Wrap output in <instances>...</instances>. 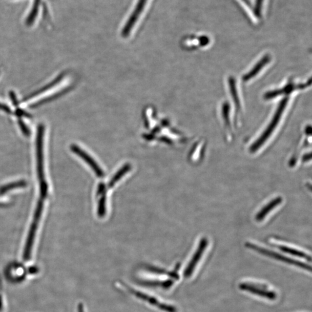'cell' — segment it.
<instances>
[{"label":"cell","instance_id":"9a60e30c","mask_svg":"<svg viewBox=\"0 0 312 312\" xmlns=\"http://www.w3.org/2000/svg\"><path fill=\"white\" fill-rule=\"evenodd\" d=\"M18 124L19 125H20L21 130L22 132H23V134L27 137L29 136L30 135L29 128H28L27 126L24 124V122L22 121L21 119H19Z\"/></svg>","mask_w":312,"mask_h":312},{"label":"cell","instance_id":"ffe728a7","mask_svg":"<svg viewBox=\"0 0 312 312\" xmlns=\"http://www.w3.org/2000/svg\"><path fill=\"white\" fill-rule=\"evenodd\" d=\"M104 191H105V187H104V185L103 184H100L99 185V188H98V194L100 195L102 193L104 194V193H105Z\"/></svg>","mask_w":312,"mask_h":312},{"label":"cell","instance_id":"ba28073f","mask_svg":"<svg viewBox=\"0 0 312 312\" xmlns=\"http://www.w3.org/2000/svg\"><path fill=\"white\" fill-rule=\"evenodd\" d=\"M283 198L281 197H278L270 202L269 204L263 207L262 209L260 210V212L257 214L256 216L257 221H262L265 217L267 216L268 214L281 204Z\"/></svg>","mask_w":312,"mask_h":312},{"label":"cell","instance_id":"ac0fdd59","mask_svg":"<svg viewBox=\"0 0 312 312\" xmlns=\"http://www.w3.org/2000/svg\"><path fill=\"white\" fill-rule=\"evenodd\" d=\"M263 1L264 0H256L255 9H256V12L257 14H260L261 12V9L262 8Z\"/></svg>","mask_w":312,"mask_h":312},{"label":"cell","instance_id":"5bb4252c","mask_svg":"<svg viewBox=\"0 0 312 312\" xmlns=\"http://www.w3.org/2000/svg\"><path fill=\"white\" fill-rule=\"evenodd\" d=\"M106 212V197L105 195L101 198L99 208H98V214L100 217H103L105 215Z\"/></svg>","mask_w":312,"mask_h":312},{"label":"cell","instance_id":"d6986e66","mask_svg":"<svg viewBox=\"0 0 312 312\" xmlns=\"http://www.w3.org/2000/svg\"><path fill=\"white\" fill-rule=\"evenodd\" d=\"M0 110H1V111L7 112L8 113H11L12 112L11 109L8 106L6 105L5 104H2L1 103H0Z\"/></svg>","mask_w":312,"mask_h":312},{"label":"cell","instance_id":"2e32d148","mask_svg":"<svg viewBox=\"0 0 312 312\" xmlns=\"http://www.w3.org/2000/svg\"><path fill=\"white\" fill-rule=\"evenodd\" d=\"M16 115H18L19 117H23V116H24V117H26L29 119L32 118V116H31V115L29 114V113H27L26 112L23 111V110L20 109H18L17 110V111H16Z\"/></svg>","mask_w":312,"mask_h":312},{"label":"cell","instance_id":"603a6c76","mask_svg":"<svg viewBox=\"0 0 312 312\" xmlns=\"http://www.w3.org/2000/svg\"><path fill=\"white\" fill-rule=\"evenodd\" d=\"M2 308V300L1 296H0V311H1Z\"/></svg>","mask_w":312,"mask_h":312},{"label":"cell","instance_id":"44dd1931","mask_svg":"<svg viewBox=\"0 0 312 312\" xmlns=\"http://www.w3.org/2000/svg\"><path fill=\"white\" fill-rule=\"evenodd\" d=\"M311 160V154H306V155H305L303 157V158H302V162H308V161H310Z\"/></svg>","mask_w":312,"mask_h":312},{"label":"cell","instance_id":"277c9868","mask_svg":"<svg viewBox=\"0 0 312 312\" xmlns=\"http://www.w3.org/2000/svg\"><path fill=\"white\" fill-rule=\"evenodd\" d=\"M241 291L252 293V294L266 298L270 300H275L277 298L276 293L269 291L265 286L254 285L252 283H242L239 286Z\"/></svg>","mask_w":312,"mask_h":312},{"label":"cell","instance_id":"3957f363","mask_svg":"<svg viewBox=\"0 0 312 312\" xmlns=\"http://www.w3.org/2000/svg\"><path fill=\"white\" fill-rule=\"evenodd\" d=\"M246 247L249 249H250L251 250L258 252V253L264 255V256L274 258V259L277 260L281 261L282 262L288 264L292 265V266L301 268L302 269L310 271V272L312 271V267L310 265L292 259V258H291L283 256L282 254L275 253V252L266 250V249L261 248L257 245L251 244V243L247 242V244H246Z\"/></svg>","mask_w":312,"mask_h":312},{"label":"cell","instance_id":"7c38bea8","mask_svg":"<svg viewBox=\"0 0 312 312\" xmlns=\"http://www.w3.org/2000/svg\"><path fill=\"white\" fill-rule=\"evenodd\" d=\"M131 169V166L129 165H125L121 169H120L119 172L113 176V178L111 179V181H110L109 187H112L113 185H114L116 182L121 179L123 176L125 175V173L129 171H130Z\"/></svg>","mask_w":312,"mask_h":312},{"label":"cell","instance_id":"8992f818","mask_svg":"<svg viewBox=\"0 0 312 312\" xmlns=\"http://www.w3.org/2000/svg\"><path fill=\"white\" fill-rule=\"evenodd\" d=\"M71 149L72 152L77 154L78 156L81 157L82 159L85 161V162L92 168L94 171L96 172L97 176H99V177H103L104 175L103 170L101 169L100 167L97 165L92 157L90 156L86 152H85L81 148L76 146V145H72V146H71Z\"/></svg>","mask_w":312,"mask_h":312},{"label":"cell","instance_id":"30bf717a","mask_svg":"<svg viewBox=\"0 0 312 312\" xmlns=\"http://www.w3.org/2000/svg\"><path fill=\"white\" fill-rule=\"evenodd\" d=\"M277 248H278L279 250H280L285 252L286 253L292 255V256L304 258V259L307 260L309 261H310V262L312 260V258L310 256H309V255L304 253V252L295 250V249L289 248L288 247H286V246L282 245L278 246Z\"/></svg>","mask_w":312,"mask_h":312},{"label":"cell","instance_id":"4fadbf2b","mask_svg":"<svg viewBox=\"0 0 312 312\" xmlns=\"http://www.w3.org/2000/svg\"><path fill=\"white\" fill-rule=\"evenodd\" d=\"M26 185V182L23 181L16 182L6 185L0 188V193L4 194L6 192L12 190L16 188L24 187Z\"/></svg>","mask_w":312,"mask_h":312},{"label":"cell","instance_id":"9c48e42d","mask_svg":"<svg viewBox=\"0 0 312 312\" xmlns=\"http://www.w3.org/2000/svg\"><path fill=\"white\" fill-rule=\"evenodd\" d=\"M64 75L62 74L59 75V77H57L54 81H53L52 83H50L49 84L46 85L45 87H43L42 89L35 91V92L32 94H30V95L27 96L25 97L23 100H22V102H26L27 101L30 100L31 99H33V98L35 97H37L40 94H42L45 91H48V90L52 89L53 87L55 86L57 84H58L60 82H61L63 78H64Z\"/></svg>","mask_w":312,"mask_h":312},{"label":"cell","instance_id":"e0dca14e","mask_svg":"<svg viewBox=\"0 0 312 312\" xmlns=\"http://www.w3.org/2000/svg\"><path fill=\"white\" fill-rule=\"evenodd\" d=\"M9 97H10L11 102H12V103H13L14 105L16 107H18L19 102L17 99V96H16V94L14 92V91H10V93H9Z\"/></svg>","mask_w":312,"mask_h":312},{"label":"cell","instance_id":"5b68a950","mask_svg":"<svg viewBox=\"0 0 312 312\" xmlns=\"http://www.w3.org/2000/svg\"><path fill=\"white\" fill-rule=\"evenodd\" d=\"M208 245V239L206 238L202 239L199 245H198L197 250L195 251L193 258H191L190 263H188L187 269L185 270L184 276L186 278H188L193 274L195 267H196L201 258L203 256L204 251L206 250Z\"/></svg>","mask_w":312,"mask_h":312},{"label":"cell","instance_id":"6da1fadb","mask_svg":"<svg viewBox=\"0 0 312 312\" xmlns=\"http://www.w3.org/2000/svg\"><path fill=\"white\" fill-rule=\"evenodd\" d=\"M45 126L42 124L38 126L36 138L37 168L41 191L48 190L44 171L43 137Z\"/></svg>","mask_w":312,"mask_h":312},{"label":"cell","instance_id":"7402d4cb","mask_svg":"<svg viewBox=\"0 0 312 312\" xmlns=\"http://www.w3.org/2000/svg\"><path fill=\"white\" fill-rule=\"evenodd\" d=\"M78 312H84L83 305V304H80L78 307Z\"/></svg>","mask_w":312,"mask_h":312},{"label":"cell","instance_id":"7a4b0ae2","mask_svg":"<svg viewBox=\"0 0 312 312\" xmlns=\"http://www.w3.org/2000/svg\"><path fill=\"white\" fill-rule=\"evenodd\" d=\"M44 201L40 198L37 205L36 210H35L33 220L30 227V231L28 232L26 246H25L23 258L24 261H28L31 258V251H32L35 236H36L38 227L42 217Z\"/></svg>","mask_w":312,"mask_h":312},{"label":"cell","instance_id":"52a82bcc","mask_svg":"<svg viewBox=\"0 0 312 312\" xmlns=\"http://www.w3.org/2000/svg\"><path fill=\"white\" fill-rule=\"evenodd\" d=\"M130 289V292L134 295L136 296V297L149 302L150 304L156 306V307H158L163 311H165L167 312H176V309L175 307H172V306L163 304V302H160L155 298L152 297L150 295L145 294L144 293L139 292L131 289Z\"/></svg>","mask_w":312,"mask_h":312},{"label":"cell","instance_id":"8fae6325","mask_svg":"<svg viewBox=\"0 0 312 312\" xmlns=\"http://www.w3.org/2000/svg\"><path fill=\"white\" fill-rule=\"evenodd\" d=\"M66 91H67V90L65 89L60 91V92L56 93L52 96L46 97L45 99L40 100L39 102L32 104V105H31L30 107L31 108H37V107L43 105L44 104L52 102V101L58 99L59 97L62 96L63 94H64L66 92Z\"/></svg>","mask_w":312,"mask_h":312}]
</instances>
